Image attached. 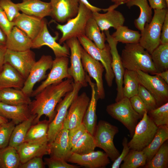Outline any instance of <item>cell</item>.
Segmentation results:
<instances>
[{"instance_id": "44dd1931", "label": "cell", "mask_w": 168, "mask_h": 168, "mask_svg": "<svg viewBox=\"0 0 168 168\" xmlns=\"http://www.w3.org/2000/svg\"><path fill=\"white\" fill-rule=\"evenodd\" d=\"M118 7L113 4L106 9L107 12L100 13L99 12H92V16L102 31L108 30L110 27L116 30L120 26L124 25L125 21L123 14L114 9Z\"/></svg>"}, {"instance_id": "484cf974", "label": "cell", "mask_w": 168, "mask_h": 168, "mask_svg": "<svg viewBox=\"0 0 168 168\" xmlns=\"http://www.w3.org/2000/svg\"><path fill=\"white\" fill-rule=\"evenodd\" d=\"M17 4L20 11L26 14L41 19L50 16L51 6L50 2L40 0H22L21 2Z\"/></svg>"}, {"instance_id": "f6af8a7d", "label": "cell", "mask_w": 168, "mask_h": 168, "mask_svg": "<svg viewBox=\"0 0 168 168\" xmlns=\"http://www.w3.org/2000/svg\"><path fill=\"white\" fill-rule=\"evenodd\" d=\"M0 6L10 21L13 22L20 13L17 3H13L11 0H0Z\"/></svg>"}, {"instance_id": "d590c367", "label": "cell", "mask_w": 168, "mask_h": 168, "mask_svg": "<svg viewBox=\"0 0 168 168\" xmlns=\"http://www.w3.org/2000/svg\"><path fill=\"white\" fill-rule=\"evenodd\" d=\"M150 54L156 72L168 70V43L160 44Z\"/></svg>"}, {"instance_id": "cb8c5ba5", "label": "cell", "mask_w": 168, "mask_h": 168, "mask_svg": "<svg viewBox=\"0 0 168 168\" xmlns=\"http://www.w3.org/2000/svg\"><path fill=\"white\" fill-rule=\"evenodd\" d=\"M45 19L20 13L13 21L15 26L21 29L32 40L38 35L44 24Z\"/></svg>"}, {"instance_id": "94428289", "label": "cell", "mask_w": 168, "mask_h": 168, "mask_svg": "<svg viewBox=\"0 0 168 168\" xmlns=\"http://www.w3.org/2000/svg\"><path fill=\"white\" fill-rule=\"evenodd\" d=\"M127 0H111L112 2L114 3V5L118 7L121 4H123Z\"/></svg>"}, {"instance_id": "db71d44e", "label": "cell", "mask_w": 168, "mask_h": 168, "mask_svg": "<svg viewBox=\"0 0 168 168\" xmlns=\"http://www.w3.org/2000/svg\"><path fill=\"white\" fill-rule=\"evenodd\" d=\"M161 44L168 43V12H167L163 22L161 31L160 38Z\"/></svg>"}, {"instance_id": "ffe728a7", "label": "cell", "mask_w": 168, "mask_h": 168, "mask_svg": "<svg viewBox=\"0 0 168 168\" xmlns=\"http://www.w3.org/2000/svg\"><path fill=\"white\" fill-rule=\"evenodd\" d=\"M67 162L88 168H104L110 163L107 155L100 151H94L84 155L72 152Z\"/></svg>"}, {"instance_id": "ac0fdd59", "label": "cell", "mask_w": 168, "mask_h": 168, "mask_svg": "<svg viewBox=\"0 0 168 168\" xmlns=\"http://www.w3.org/2000/svg\"><path fill=\"white\" fill-rule=\"evenodd\" d=\"M58 35L53 36L50 33L47 27V22L45 19L43 26L39 33L32 40L31 48H39L43 45H47L53 51L55 57L61 56L69 57L70 56L69 49L66 44L61 45L56 40Z\"/></svg>"}, {"instance_id": "6f0895ef", "label": "cell", "mask_w": 168, "mask_h": 168, "mask_svg": "<svg viewBox=\"0 0 168 168\" xmlns=\"http://www.w3.org/2000/svg\"><path fill=\"white\" fill-rule=\"evenodd\" d=\"M79 2H82L92 12H99L100 11L103 10L104 9H102L98 7L92 5L87 0H78Z\"/></svg>"}, {"instance_id": "30bf717a", "label": "cell", "mask_w": 168, "mask_h": 168, "mask_svg": "<svg viewBox=\"0 0 168 168\" xmlns=\"http://www.w3.org/2000/svg\"><path fill=\"white\" fill-rule=\"evenodd\" d=\"M137 72L139 83L154 96L158 107L168 102V84L161 77L140 70L137 71Z\"/></svg>"}, {"instance_id": "83f0119b", "label": "cell", "mask_w": 168, "mask_h": 168, "mask_svg": "<svg viewBox=\"0 0 168 168\" xmlns=\"http://www.w3.org/2000/svg\"><path fill=\"white\" fill-rule=\"evenodd\" d=\"M29 105H10L0 102V115L12 120L17 125L31 115Z\"/></svg>"}, {"instance_id": "7bdbcfd3", "label": "cell", "mask_w": 168, "mask_h": 168, "mask_svg": "<svg viewBox=\"0 0 168 168\" xmlns=\"http://www.w3.org/2000/svg\"><path fill=\"white\" fill-rule=\"evenodd\" d=\"M147 114L157 126L168 125V102L148 111Z\"/></svg>"}, {"instance_id": "f35d334b", "label": "cell", "mask_w": 168, "mask_h": 168, "mask_svg": "<svg viewBox=\"0 0 168 168\" xmlns=\"http://www.w3.org/2000/svg\"><path fill=\"white\" fill-rule=\"evenodd\" d=\"M50 122L44 120L32 125L27 133L24 142L38 141L48 138V131Z\"/></svg>"}, {"instance_id": "9f6ffc18", "label": "cell", "mask_w": 168, "mask_h": 168, "mask_svg": "<svg viewBox=\"0 0 168 168\" xmlns=\"http://www.w3.org/2000/svg\"><path fill=\"white\" fill-rule=\"evenodd\" d=\"M7 49L5 45L0 44V72L5 63V57Z\"/></svg>"}, {"instance_id": "6da1fadb", "label": "cell", "mask_w": 168, "mask_h": 168, "mask_svg": "<svg viewBox=\"0 0 168 168\" xmlns=\"http://www.w3.org/2000/svg\"><path fill=\"white\" fill-rule=\"evenodd\" d=\"M73 83L72 78L67 79L47 86L35 96V99L29 105L31 114L36 115L33 124L39 122L43 115L48 117L50 122L53 120L57 105L72 89Z\"/></svg>"}, {"instance_id": "7c38bea8", "label": "cell", "mask_w": 168, "mask_h": 168, "mask_svg": "<svg viewBox=\"0 0 168 168\" xmlns=\"http://www.w3.org/2000/svg\"><path fill=\"white\" fill-rule=\"evenodd\" d=\"M81 60L83 68L89 76L96 82L97 100L104 99L105 93L103 85V73L105 70L102 64L91 57L82 47Z\"/></svg>"}, {"instance_id": "bcb514c9", "label": "cell", "mask_w": 168, "mask_h": 168, "mask_svg": "<svg viewBox=\"0 0 168 168\" xmlns=\"http://www.w3.org/2000/svg\"><path fill=\"white\" fill-rule=\"evenodd\" d=\"M138 95L146 105L148 111L158 107L156 100L154 96L145 87L140 84L138 86Z\"/></svg>"}, {"instance_id": "3957f363", "label": "cell", "mask_w": 168, "mask_h": 168, "mask_svg": "<svg viewBox=\"0 0 168 168\" xmlns=\"http://www.w3.org/2000/svg\"><path fill=\"white\" fill-rule=\"evenodd\" d=\"M167 8L154 9V14L151 21L146 23L141 31L139 44L150 54L160 44L162 26Z\"/></svg>"}, {"instance_id": "d6a6232c", "label": "cell", "mask_w": 168, "mask_h": 168, "mask_svg": "<svg viewBox=\"0 0 168 168\" xmlns=\"http://www.w3.org/2000/svg\"><path fill=\"white\" fill-rule=\"evenodd\" d=\"M31 114L27 119L17 124L14 127L10 140L9 145L16 148L25 142L27 132L36 118Z\"/></svg>"}, {"instance_id": "be15d7a7", "label": "cell", "mask_w": 168, "mask_h": 168, "mask_svg": "<svg viewBox=\"0 0 168 168\" xmlns=\"http://www.w3.org/2000/svg\"><path fill=\"white\" fill-rule=\"evenodd\" d=\"M167 5L168 6V0H165Z\"/></svg>"}, {"instance_id": "e0dca14e", "label": "cell", "mask_w": 168, "mask_h": 168, "mask_svg": "<svg viewBox=\"0 0 168 168\" xmlns=\"http://www.w3.org/2000/svg\"><path fill=\"white\" fill-rule=\"evenodd\" d=\"M106 37V40L110 48L112 57L111 66L114 75L117 85V95L115 99V102L122 99L124 97L123 89V76L125 68L123 66L120 56L119 54L117 49L118 42L115 41L108 30L104 31Z\"/></svg>"}, {"instance_id": "8d00e7d4", "label": "cell", "mask_w": 168, "mask_h": 168, "mask_svg": "<svg viewBox=\"0 0 168 168\" xmlns=\"http://www.w3.org/2000/svg\"><path fill=\"white\" fill-rule=\"evenodd\" d=\"M123 92L124 97L129 99L138 95L139 82L137 71L125 69L123 76Z\"/></svg>"}, {"instance_id": "836d02e7", "label": "cell", "mask_w": 168, "mask_h": 168, "mask_svg": "<svg viewBox=\"0 0 168 168\" xmlns=\"http://www.w3.org/2000/svg\"><path fill=\"white\" fill-rule=\"evenodd\" d=\"M100 30L96 21L92 16L88 21L85 28V35L93 41L99 48L104 49L105 46L106 37L104 31Z\"/></svg>"}, {"instance_id": "e575fe53", "label": "cell", "mask_w": 168, "mask_h": 168, "mask_svg": "<svg viewBox=\"0 0 168 168\" xmlns=\"http://www.w3.org/2000/svg\"><path fill=\"white\" fill-rule=\"evenodd\" d=\"M21 163L16 149L11 146L0 149V168H17Z\"/></svg>"}, {"instance_id": "d6986e66", "label": "cell", "mask_w": 168, "mask_h": 168, "mask_svg": "<svg viewBox=\"0 0 168 168\" xmlns=\"http://www.w3.org/2000/svg\"><path fill=\"white\" fill-rule=\"evenodd\" d=\"M50 16L54 21L63 23L76 16L78 12V0H50Z\"/></svg>"}, {"instance_id": "277c9868", "label": "cell", "mask_w": 168, "mask_h": 168, "mask_svg": "<svg viewBox=\"0 0 168 168\" xmlns=\"http://www.w3.org/2000/svg\"><path fill=\"white\" fill-rule=\"evenodd\" d=\"M92 12L84 4L79 2V10L76 16L64 24L57 23V29L62 33L59 43L61 44L71 38L85 35L86 26L88 21L92 16Z\"/></svg>"}, {"instance_id": "60d3db41", "label": "cell", "mask_w": 168, "mask_h": 168, "mask_svg": "<svg viewBox=\"0 0 168 168\" xmlns=\"http://www.w3.org/2000/svg\"><path fill=\"white\" fill-rule=\"evenodd\" d=\"M145 168H167L168 167V142L166 141L156 153L143 166Z\"/></svg>"}, {"instance_id": "d4e9b609", "label": "cell", "mask_w": 168, "mask_h": 168, "mask_svg": "<svg viewBox=\"0 0 168 168\" xmlns=\"http://www.w3.org/2000/svg\"><path fill=\"white\" fill-rule=\"evenodd\" d=\"M25 80L12 66L5 63L0 72V90L9 88L21 89Z\"/></svg>"}, {"instance_id": "4316f807", "label": "cell", "mask_w": 168, "mask_h": 168, "mask_svg": "<svg viewBox=\"0 0 168 168\" xmlns=\"http://www.w3.org/2000/svg\"><path fill=\"white\" fill-rule=\"evenodd\" d=\"M32 40L24 32L15 26L7 37L5 45L7 49L21 51L31 48Z\"/></svg>"}, {"instance_id": "8992f818", "label": "cell", "mask_w": 168, "mask_h": 168, "mask_svg": "<svg viewBox=\"0 0 168 168\" xmlns=\"http://www.w3.org/2000/svg\"><path fill=\"white\" fill-rule=\"evenodd\" d=\"M119 132L117 126L101 120L96 125L93 135L96 147L102 149L113 162L120 154L113 141L114 136Z\"/></svg>"}, {"instance_id": "f1b7e54d", "label": "cell", "mask_w": 168, "mask_h": 168, "mask_svg": "<svg viewBox=\"0 0 168 168\" xmlns=\"http://www.w3.org/2000/svg\"><path fill=\"white\" fill-rule=\"evenodd\" d=\"M86 79L91 87V95L88 106L83 119L82 123L87 131L93 135L97 125L96 110L97 100L96 85L91 81L90 77L86 73Z\"/></svg>"}, {"instance_id": "52a82bcc", "label": "cell", "mask_w": 168, "mask_h": 168, "mask_svg": "<svg viewBox=\"0 0 168 168\" xmlns=\"http://www.w3.org/2000/svg\"><path fill=\"white\" fill-rule=\"evenodd\" d=\"M82 87L80 84L74 83L72 89L67 93L57 105L55 109L57 113L49 125L48 131L49 143L54 140L58 133L63 128L69 108L74 99L78 95Z\"/></svg>"}, {"instance_id": "ab89813d", "label": "cell", "mask_w": 168, "mask_h": 168, "mask_svg": "<svg viewBox=\"0 0 168 168\" xmlns=\"http://www.w3.org/2000/svg\"><path fill=\"white\" fill-rule=\"evenodd\" d=\"M93 135L86 131L71 149V152L79 155H84L95 151L96 147Z\"/></svg>"}, {"instance_id": "7402d4cb", "label": "cell", "mask_w": 168, "mask_h": 168, "mask_svg": "<svg viewBox=\"0 0 168 168\" xmlns=\"http://www.w3.org/2000/svg\"><path fill=\"white\" fill-rule=\"evenodd\" d=\"M19 156L21 163H23L36 156L49 154L48 138L32 142H24L16 148Z\"/></svg>"}, {"instance_id": "b9f144b4", "label": "cell", "mask_w": 168, "mask_h": 168, "mask_svg": "<svg viewBox=\"0 0 168 168\" xmlns=\"http://www.w3.org/2000/svg\"><path fill=\"white\" fill-rule=\"evenodd\" d=\"M123 161L121 168H137L145 165L147 157L142 151L130 149Z\"/></svg>"}, {"instance_id": "4fadbf2b", "label": "cell", "mask_w": 168, "mask_h": 168, "mask_svg": "<svg viewBox=\"0 0 168 168\" xmlns=\"http://www.w3.org/2000/svg\"><path fill=\"white\" fill-rule=\"evenodd\" d=\"M4 62L12 66L26 80L36 62L35 55L30 49L16 51L7 49Z\"/></svg>"}, {"instance_id": "816d5d0a", "label": "cell", "mask_w": 168, "mask_h": 168, "mask_svg": "<svg viewBox=\"0 0 168 168\" xmlns=\"http://www.w3.org/2000/svg\"><path fill=\"white\" fill-rule=\"evenodd\" d=\"M128 139L125 137H124L122 142L123 149L122 153L118 158L113 162L111 166L112 168H119L123 161L127 155L130 149L128 145Z\"/></svg>"}, {"instance_id": "ee69618b", "label": "cell", "mask_w": 168, "mask_h": 168, "mask_svg": "<svg viewBox=\"0 0 168 168\" xmlns=\"http://www.w3.org/2000/svg\"><path fill=\"white\" fill-rule=\"evenodd\" d=\"M15 125L12 121L0 124V149L8 145Z\"/></svg>"}, {"instance_id": "9c48e42d", "label": "cell", "mask_w": 168, "mask_h": 168, "mask_svg": "<svg viewBox=\"0 0 168 168\" xmlns=\"http://www.w3.org/2000/svg\"><path fill=\"white\" fill-rule=\"evenodd\" d=\"M145 112L135 128L132 138L128 142L130 149L142 151L152 141L158 127Z\"/></svg>"}, {"instance_id": "74e56055", "label": "cell", "mask_w": 168, "mask_h": 168, "mask_svg": "<svg viewBox=\"0 0 168 168\" xmlns=\"http://www.w3.org/2000/svg\"><path fill=\"white\" fill-rule=\"evenodd\" d=\"M111 35L116 41L127 44L139 43L141 34L139 31L132 30L123 25L117 28Z\"/></svg>"}, {"instance_id": "91938a15", "label": "cell", "mask_w": 168, "mask_h": 168, "mask_svg": "<svg viewBox=\"0 0 168 168\" xmlns=\"http://www.w3.org/2000/svg\"><path fill=\"white\" fill-rule=\"evenodd\" d=\"M6 39V35L0 28V44L5 45Z\"/></svg>"}, {"instance_id": "ba28073f", "label": "cell", "mask_w": 168, "mask_h": 168, "mask_svg": "<svg viewBox=\"0 0 168 168\" xmlns=\"http://www.w3.org/2000/svg\"><path fill=\"white\" fill-rule=\"evenodd\" d=\"M77 38L81 45L86 52L103 65L105 71V77L106 82L109 87H111L114 75L111 66L112 57L108 44H106L104 49H100L85 35L80 36Z\"/></svg>"}, {"instance_id": "9a60e30c", "label": "cell", "mask_w": 168, "mask_h": 168, "mask_svg": "<svg viewBox=\"0 0 168 168\" xmlns=\"http://www.w3.org/2000/svg\"><path fill=\"white\" fill-rule=\"evenodd\" d=\"M90 100L85 92L75 98L69 108L63 128L69 130L82 123Z\"/></svg>"}, {"instance_id": "4dcf8cb0", "label": "cell", "mask_w": 168, "mask_h": 168, "mask_svg": "<svg viewBox=\"0 0 168 168\" xmlns=\"http://www.w3.org/2000/svg\"><path fill=\"white\" fill-rule=\"evenodd\" d=\"M31 101L30 97L21 89L9 88L0 90V102L10 105H29Z\"/></svg>"}, {"instance_id": "11a10c76", "label": "cell", "mask_w": 168, "mask_h": 168, "mask_svg": "<svg viewBox=\"0 0 168 168\" xmlns=\"http://www.w3.org/2000/svg\"><path fill=\"white\" fill-rule=\"evenodd\" d=\"M151 7L154 9L167 8V5L165 0H148Z\"/></svg>"}, {"instance_id": "f546056e", "label": "cell", "mask_w": 168, "mask_h": 168, "mask_svg": "<svg viewBox=\"0 0 168 168\" xmlns=\"http://www.w3.org/2000/svg\"><path fill=\"white\" fill-rule=\"evenodd\" d=\"M125 3L129 8L133 6L139 7L140 14L138 17L134 21L135 27L141 32L144 29L146 23H149L151 21L152 16V8L149 5L147 0H127Z\"/></svg>"}, {"instance_id": "680465c9", "label": "cell", "mask_w": 168, "mask_h": 168, "mask_svg": "<svg viewBox=\"0 0 168 168\" xmlns=\"http://www.w3.org/2000/svg\"><path fill=\"white\" fill-rule=\"evenodd\" d=\"M154 75L159 76L168 84V70L160 72H156Z\"/></svg>"}, {"instance_id": "1f68e13d", "label": "cell", "mask_w": 168, "mask_h": 168, "mask_svg": "<svg viewBox=\"0 0 168 168\" xmlns=\"http://www.w3.org/2000/svg\"><path fill=\"white\" fill-rule=\"evenodd\" d=\"M168 139V125L158 127L156 133L151 142L142 151L147 157V162L154 156L161 145Z\"/></svg>"}, {"instance_id": "5bb4252c", "label": "cell", "mask_w": 168, "mask_h": 168, "mask_svg": "<svg viewBox=\"0 0 168 168\" xmlns=\"http://www.w3.org/2000/svg\"><path fill=\"white\" fill-rule=\"evenodd\" d=\"M68 57H55L53 60L51 70L46 79L35 89L33 90L30 96H35L47 86L59 83L64 79H71L68 72Z\"/></svg>"}, {"instance_id": "7a4b0ae2", "label": "cell", "mask_w": 168, "mask_h": 168, "mask_svg": "<svg viewBox=\"0 0 168 168\" xmlns=\"http://www.w3.org/2000/svg\"><path fill=\"white\" fill-rule=\"evenodd\" d=\"M120 58L125 69L140 70L152 75L156 72L151 54L139 43L126 44Z\"/></svg>"}, {"instance_id": "7dc6e473", "label": "cell", "mask_w": 168, "mask_h": 168, "mask_svg": "<svg viewBox=\"0 0 168 168\" xmlns=\"http://www.w3.org/2000/svg\"><path fill=\"white\" fill-rule=\"evenodd\" d=\"M44 163L49 168H77L79 167L69 164L63 160L52 156L45 158Z\"/></svg>"}, {"instance_id": "c3c4849f", "label": "cell", "mask_w": 168, "mask_h": 168, "mask_svg": "<svg viewBox=\"0 0 168 168\" xmlns=\"http://www.w3.org/2000/svg\"><path fill=\"white\" fill-rule=\"evenodd\" d=\"M86 131L82 123L76 127L69 130L68 137L71 148Z\"/></svg>"}, {"instance_id": "2e32d148", "label": "cell", "mask_w": 168, "mask_h": 168, "mask_svg": "<svg viewBox=\"0 0 168 168\" xmlns=\"http://www.w3.org/2000/svg\"><path fill=\"white\" fill-rule=\"evenodd\" d=\"M53 60L51 56L44 55L36 61L21 89L25 94L31 96L36 83L46 77V72L51 68Z\"/></svg>"}, {"instance_id": "6125c7cd", "label": "cell", "mask_w": 168, "mask_h": 168, "mask_svg": "<svg viewBox=\"0 0 168 168\" xmlns=\"http://www.w3.org/2000/svg\"><path fill=\"white\" fill-rule=\"evenodd\" d=\"M8 121L7 119L0 115V124Z\"/></svg>"}, {"instance_id": "f907efd6", "label": "cell", "mask_w": 168, "mask_h": 168, "mask_svg": "<svg viewBox=\"0 0 168 168\" xmlns=\"http://www.w3.org/2000/svg\"><path fill=\"white\" fill-rule=\"evenodd\" d=\"M15 26L13 22L9 21L4 11L0 6V28L6 35H9L13 27Z\"/></svg>"}, {"instance_id": "f5cc1de1", "label": "cell", "mask_w": 168, "mask_h": 168, "mask_svg": "<svg viewBox=\"0 0 168 168\" xmlns=\"http://www.w3.org/2000/svg\"><path fill=\"white\" fill-rule=\"evenodd\" d=\"M42 157H34L23 163H20V168H43L45 167Z\"/></svg>"}, {"instance_id": "5b68a950", "label": "cell", "mask_w": 168, "mask_h": 168, "mask_svg": "<svg viewBox=\"0 0 168 168\" xmlns=\"http://www.w3.org/2000/svg\"><path fill=\"white\" fill-rule=\"evenodd\" d=\"M106 111L112 117L125 126L132 137L138 120L142 118L133 109L129 99L124 97L119 101L108 105Z\"/></svg>"}, {"instance_id": "603a6c76", "label": "cell", "mask_w": 168, "mask_h": 168, "mask_svg": "<svg viewBox=\"0 0 168 168\" xmlns=\"http://www.w3.org/2000/svg\"><path fill=\"white\" fill-rule=\"evenodd\" d=\"M68 132V130L63 128L54 140L49 143V155L50 156L61 159L67 162L72 153Z\"/></svg>"}, {"instance_id": "681fc988", "label": "cell", "mask_w": 168, "mask_h": 168, "mask_svg": "<svg viewBox=\"0 0 168 168\" xmlns=\"http://www.w3.org/2000/svg\"><path fill=\"white\" fill-rule=\"evenodd\" d=\"M129 99L133 109L142 118L145 112H147V106L138 95L132 96Z\"/></svg>"}, {"instance_id": "8fae6325", "label": "cell", "mask_w": 168, "mask_h": 168, "mask_svg": "<svg viewBox=\"0 0 168 168\" xmlns=\"http://www.w3.org/2000/svg\"><path fill=\"white\" fill-rule=\"evenodd\" d=\"M70 51L71 65L68 72L74 83H78L82 87L88 86L86 79V73L81 60V45L77 38H72L66 41Z\"/></svg>"}]
</instances>
